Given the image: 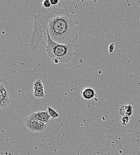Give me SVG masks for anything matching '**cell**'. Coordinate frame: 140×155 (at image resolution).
Returning a JSON list of instances; mask_svg holds the SVG:
<instances>
[{
	"label": "cell",
	"mask_w": 140,
	"mask_h": 155,
	"mask_svg": "<svg viewBox=\"0 0 140 155\" xmlns=\"http://www.w3.org/2000/svg\"><path fill=\"white\" fill-rule=\"evenodd\" d=\"M46 51L48 57L55 64H65L73 60L75 54L73 44H61L53 41L47 31L46 32Z\"/></svg>",
	"instance_id": "cell-2"
},
{
	"label": "cell",
	"mask_w": 140,
	"mask_h": 155,
	"mask_svg": "<svg viewBox=\"0 0 140 155\" xmlns=\"http://www.w3.org/2000/svg\"><path fill=\"white\" fill-rule=\"evenodd\" d=\"M133 112V108L131 105H125V116L131 117Z\"/></svg>",
	"instance_id": "cell-9"
},
{
	"label": "cell",
	"mask_w": 140,
	"mask_h": 155,
	"mask_svg": "<svg viewBox=\"0 0 140 155\" xmlns=\"http://www.w3.org/2000/svg\"><path fill=\"white\" fill-rule=\"evenodd\" d=\"M81 97L85 100H91L96 96V91L91 87L84 88L80 93Z\"/></svg>",
	"instance_id": "cell-7"
},
{
	"label": "cell",
	"mask_w": 140,
	"mask_h": 155,
	"mask_svg": "<svg viewBox=\"0 0 140 155\" xmlns=\"http://www.w3.org/2000/svg\"><path fill=\"white\" fill-rule=\"evenodd\" d=\"M50 1H51V4L52 6H53V7L56 6V5H57L59 3V0H50Z\"/></svg>",
	"instance_id": "cell-13"
},
{
	"label": "cell",
	"mask_w": 140,
	"mask_h": 155,
	"mask_svg": "<svg viewBox=\"0 0 140 155\" xmlns=\"http://www.w3.org/2000/svg\"><path fill=\"white\" fill-rule=\"evenodd\" d=\"M47 110H48L50 115L51 116V117H52L53 119H56L60 116V115L54 109L51 108L50 106L47 107Z\"/></svg>",
	"instance_id": "cell-8"
},
{
	"label": "cell",
	"mask_w": 140,
	"mask_h": 155,
	"mask_svg": "<svg viewBox=\"0 0 140 155\" xmlns=\"http://www.w3.org/2000/svg\"><path fill=\"white\" fill-rule=\"evenodd\" d=\"M29 117L32 119L38 120L39 121L42 122L47 124L50 122V118H51V116L50 115L47 110L45 111H38V112L33 113L31 115H30Z\"/></svg>",
	"instance_id": "cell-5"
},
{
	"label": "cell",
	"mask_w": 140,
	"mask_h": 155,
	"mask_svg": "<svg viewBox=\"0 0 140 155\" xmlns=\"http://www.w3.org/2000/svg\"><path fill=\"white\" fill-rule=\"evenodd\" d=\"M42 7L45 9H50L52 7L51 1L50 0H44L42 1Z\"/></svg>",
	"instance_id": "cell-10"
},
{
	"label": "cell",
	"mask_w": 140,
	"mask_h": 155,
	"mask_svg": "<svg viewBox=\"0 0 140 155\" xmlns=\"http://www.w3.org/2000/svg\"><path fill=\"white\" fill-rule=\"evenodd\" d=\"M34 31L30 40L32 50L40 47L41 41L49 32L51 39L61 44H73L78 38L79 21L66 8L52 7L50 9L41 7L34 18Z\"/></svg>",
	"instance_id": "cell-1"
},
{
	"label": "cell",
	"mask_w": 140,
	"mask_h": 155,
	"mask_svg": "<svg viewBox=\"0 0 140 155\" xmlns=\"http://www.w3.org/2000/svg\"><path fill=\"white\" fill-rule=\"evenodd\" d=\"M130 117H131L128 116H122V120H121L122 125H126L130 120Z\"/></svg>",
	"instance_id": "cell-11"
},
{
	"label": "cell",
	"mask_w": 140,
	"mask_h": 155,
	"mask_svg": "<svg viewBox=\"0 0 140 155\" xmlns=\"http://www.w3.org/2000/svg\"><path fill=\"white\" fill-rule=\"evenodd\" d=\"M34 94L36 98H42L45 96L44 87L41 79H37L35 81L34 85Z\"/></svg>",
	"instance_id": "cell-6"
},
{
	"label": "cell",
	"mask_w": 140,
	"mask_h": 155,
	"mask_svg": "<svg viewBox=\"0 0 140 155\" xmlns=\"http://www.w3.org/2000/svg\"><path fill=\"white\" fill-rule=\"evenodd\" d=\"M24 124L26 127L29 131L37 133L44 131L47 127V124L32 119L29 116L26 119Z\"/></svg>",
	"instance_id": "cell-3"
},
{
	"label": "cell",
	"mask_w": 140,
	"mask_h": 155,
	"mask_svg": "<svg viewBox=\"0 0 140 155\" xmlns=\"http://www.w3.org/2000/svg\"><path fill=\"white\" fill-rule=\"evenodd\" d=\"M115 44H113V43L109 45V53L110 54H112L113 52V51L115 50Z\"/></svg>",
	"instance_id": "cell-12"
},
{
	"label": "cell",
	"mask_w": 140,
	"mask_h": 155,
	"mask_svg": "<svg viewBox=\"0 0 140 155\" xmlns=\"http://www.w3.org/2000/svg\"><path fill=\"white\" fill-rule=\"evenodd\" d=\"M0 107L1 109L7 107L11 102V97L6 87L1 82L0 85Z\"/></svg>",
	"instance_id": "cell-4"
}]
</instances>
